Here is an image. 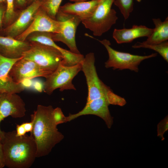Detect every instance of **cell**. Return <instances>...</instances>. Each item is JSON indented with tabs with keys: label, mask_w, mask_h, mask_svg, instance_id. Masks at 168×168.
<instances>
[{
	"label": "cell",
	"mask_w": 168,
	"mask_h": 168,
	"mask_svg": "<svg viewBox=\"0 0 168 168\" xmlns=\"http://www.w3.org/2000/svg\"><path fill=\"white\" fill-rule=\"evenodd\" d=\"M54 109L51 105H39L30 115L33 126L30 135L36 144V158L48 155L64 138L54 122L53 115Z\"/></svg>",
	"instance_id": "6da1fadb"
},
{
	"label": "cell",
	"mask_w": 168,
	"mask_h": 168,
	"mask_svg": "<svg viewBox=\"0 0 168 168\" xmlns=\"http://www.w3.org/2000/svg\"><path fill=\"white\" fill-rule=\"evenodd\" d=\"M5 166L9 168H29L34 163L37 151L31 135L17 136L16 131H3L2 140Z\"/></svg>",
	"instance_id": "7a4b0ae2"
},
{
	"label": "cell",
	"mask_w": 168,
	"mask_h": 168,
	"mask_svg": "<svg viewBox=\"0 0 168 168\" xmlns=\"http://www.w3.org/2000/svg\"><path fill=\"white\" fill-rule=\"evenodd\" d=\"M114 0H100L92 15L81 21L85 27L93 35L100 36L115 24L118 17L115 10L111 8Z\"/></svg>",
	"instance_id": "3957f363"
},
{
	"label": "cell",
	"mask_w": 168,
	"mask_h": 168,
	"mask_svg": "<svg viewBox=\"0 0 168 168\" xmlns=\"http://www.w3.org/2000/svg\"><path fill=\"white\" fill-rule=\"evenodd\" d=\"M98 40L105 47L108 53L109 58L105 63L107 68H112L114 70L129 69L137 72L139 71L138 66L143 61L157 55L156 53L141 56L119 51L111 47L109 40L106 39Z\"/></svg>",
	"instance_id": "277c9868"
},
{
	"label": "cell",
	"mask_w": 168,
	"mask_h": 168,
	"mask_svg": "<svg viewBox=\"0 0 168 168\" xmlns=\"http://www.w3.org/2000/svg\"><path fill=\"white\" fill-rule=\"evenodd\" d=\"M30 43V48L23 53L22 57L34 62L42 69L52 72L63 60V55L57 49L36 43Z\"/></svg>",
	"instance_id": "5b68a950"
},
{
	"label": "cell",
	"mask_w": 168,
	"mask_h": 168,
	"mask_svg": "<svg viewBox=\"0 0 168 168\" xmlns=\"http://www.w3.org/2000/svg\"><path fill=\"white\" fill-rule=\"evenodd\" d=\"M94 54L90 53L85 57L81 64V70L85 76L88 87L86 103L108 96L112 90L99 78L95 66Z\"/></svg>",
	"instance_id": "8992f818"
},
{
	"label": "cell",
	"mask_w": 168,
	"mask_h": 168,
	"mask_svg": "<svg viewBox=\"0 0 168 168\" xmlns=\"http://www.w3.org/2000/svg\"><path fill=\"white\" fill-rule=\"evenodd\" d=\"M61 63L55 70L46 78L43 90L48 95L51 94L54 90L58 88H59L61 91L68 90H76L72 81L81 71V63L67 66Z\"/></svg>",
	"instance_id": "52a82bcc"
},
{
	"label": "cell",
	"mask_w": 168,
	"mask_h": 168,
	"mask_svg": "<svg viewBox=\"0 0 168 168\" xmlns=\"http://www.w3.org/2000/svg\"><path fill=\"white\" fill-rule=\"evenodd\" d=\"M56 19L63 21V25L60 32L52 33L53 40L65 44L73 53L80 54L76 45L75 34L77 28L81 22V19L78 16L65 13L59 10Z\"/></svg>",
	"instance_id": "ba28073f"
},
{
	"label": "cell",
	"mask_w": 168,
	"mask_h": 168,
	"mask_svg": "<svg viewBox=\"0 0 168 168\" xmlns=\"http://www.w3.org/2000/svg\"><path fill=\"white\" fill-rule=\"evenodd\" d=\"M52 73L42 69L33 61L22 57L13 65L9 74L14 82L20 83L26 79L37 77L46 78Z\"/></svg>",
	"instance_id": "9c48e42d"
},
{
	"label": "cell",
	"mask_w": 168,
	"mask_h": 168,
	"mask_svg": "<svg viewBox=\"0 0 168 168\" xmlns=\"http://www.w3.org/2000/svg\"><path fill=\"white\" fill-rule=\"evenodd\" d=\"M63 25V21L52 18L40 7L35 13L34 19L29 27L15 38L24 41L29 35L35 32L59 33L61 30Z\"/></svg>",
	"instance_id": "30bf717a"
},
{
	"label": "cell",
	"mask_w": 168,
	"mask_h": 168,
	"mask_svg": "<svg viewBox=\"0 0 168 168\" xmlns=\"http://www.w3.org/2000/svg\"><path fill=\"white\" fill-rule=\"evenodd\" d=\"M17 93H0V124L6 118L11 116L13 118L24 117L26 110L25 104ZM3 131L0 128V140L3 137Z\"/></svg>",
	"instance_id": "8fae6325"
},
{
	"label": "cell",
	"mask_w": 168,
	"mask_h": 168,
	"mask_svg": "<svg viewBox=\"0 0 168 168\" xmlns=\"http://www.w3.org/2000/svg\"><path fill=\"white\" fill-rule=\"evenodd\" d=\"M43 0H35L22 10L17 17L4 28L3 35L15 38L24 32L33 21Z\"/></svg>",
	"instance_id": "7c38bea8"
},
{
	"label": "cell",
	"mask_w": 168,
	"mask_h": 168,
	"mask_svg": "<svg viewBox=\"0 0 168 168\" xmlns=\"http://www.w3.org/2000/svg\"><path fill=\"white\" fill-rule=\"evenodd\" d=\"M113 92L107 96L96 99L86 103L81 111L75 114H70L66 117L67 121H70L81 116L93 114L102 118L105 122L107 127L110 128L113 124V118L110 115L108 106L110 105L109 96Z\"/></svg>",
	"instance_id": "4fadbf2b"
},
{
	"label": "cell",
	"mask_w": 168,
	"mask_h": 168,
	"mask_svg": "<svg viewBox=\"0 0 168 168\" xmlns=\"http://www.w3.org/2000/svg\"><path fill=\"white\" fill-rule=\"evenodd\" d=\"M22 57L12 58L0 54V93H18L24 90L22 83L14 82L9 74L13 65Z\"/></svg>",
	"instance_id": "5bb4252c"
},
{
	"label": "cell",
	"mask_w": 168,
	"mask_h": 168,
	"mask_svg": "<svg viewBox=\"0 0 168 168\" xmlns=\"http://www.w3.org/2000/svg\"><path fill=\"white\" fill-rule=\"evenodd\" d=\"M30 46V43L26 40L22 41L9 36H0V54L7 58H20Z\"/></svg>",
	"instance_id": "9a60e30c"
},
{
	"label": "cell",
	"mask_w": 168,
	"mask_h": 168,
	"mask_svg": "<svg viewBox=\"0 0 168 168\" xmlns=\"http://www.w3.org/2000/svg\"><path fill=\"white\" fill-rule=\"evenodd\" d=\"M100 0L68 2L60 6L58 10L79 17L81 21L91 17L96 10Z\"/></svg>",
	"instance_id": "2e32d148"
},
{
	"label": "cell",
	"mask_w": 168,
	"mask_h": 168,
	"mask_svg": "<svg viewBox=\"0 0 168 168\" xmlns=\"http://www.w3.org/2000/svg\"><path fill=\"white\" fill-rule=\"evenodd\" d=\"M153 30L145 26L133 25L130 28L114 29L113 37L119 44L130 43L138 38L148 37Z\"/></svg>",
	"instance_id": "e0dca14e"
},
{
	"label": "cell",
	"mask_w": 168,
	"mask_h": 168,
	"mask_svg": "<svg viewBox=\"0 0 168 168\" xmlns=\"http://www.w3.org/2000/svg\"><path fill=\"white\" fill-rule=\"evenodd\" d=\"M153 22L155 27L150 35L147 40L142 42L144 44L154 45L161 43L168 40V17L162 21L160 18H153Z\"/></svg>",
	"instance_id": "ac0fdd59"
},
{
	"label": "cell",
	"mask_w": 168,
	"mask_h": 168,
	"mask_svg": "<svg viewBox=\"0 0 168 168\" xmlns=\"http://www.w3.org/2000/svg\"><path fill=\"white\" fill-rule=\"evenodd\" d=\"M52 33L46 32H34L28 35L26 40L30 43H36L58 49L59 46L53 40Z\"/></svg>",
	"instance_id": "d6986e66"
},
{
	"label": "cell",
	"mask_w": 168,
	"mask_h": 168,
	"mask_svg": "<svg viewBox=\"0 0 168 168\" xmlns=\"http://www.w3.org/2000/svg\"><path fill=\"white\" fill-rule=\"evenodd\" d=\"M135 48H144L153 50L159 53L167 62H168V42L166 41L161 43L154 45L137 42L132 46Z\"/></svg>",
	"instance_id": "ffe728a7"
},
{
	"label": "cell",
	"mask_w": 168,
	"mask_h": 168,
	"mask_svg": "<svg viewBox=\"0 0 168 168\" xmlns=\"http://www.w3.org/2000/svg\"><path fill=\"white\" fill-rule=\"evenodd\" d=\"M62 0H43L40 8L49 16L56 20V16Z\"/></svg>",
	"instance_id": "44dd1931"
},
{
	"label": "cell",
	"mask_w": 168,
	"mask_h": 168,
	"mask_svg": "<svg viewBox=\"0 0 168 168\" xmlns=\"http://www.w3.org/2000/svg\"><path fill=\"white\" fill-rule=\"evenodd\" d=\"M114 3L119 8L125 19H127L133 10V0H114Z\"/></svg>",
	"instance_id": "7402d4cb"
},
{
	"label": "cell",
	"mask_w": 168,
	"mask_h": 168,
	"mask_svg": "<svg viewBox=\"0 0 168 168\" xmlns=\"http://www.w3.org/2000/svg\"><path fill=\"white\" fill-rule=\"evenodd\" d=\"M14 1V0H6V11L3 21L4 28L12 23L16 17Z\"/></svg>",
	"instance_id": "603a6c76"
},
{
	"label": "cell",
	"mask_w": 168,
	"mask_h": 168,
	"mask_svg": "<svg viewBox=\"0 0 168 168\" xmlns=\"http://www.w3.org/2000/svg\"><path fill=\"white\" fill-rule=\"evenodd\" d=\"M53 115L54 122L57 125L68 122L66 117L64 115L61 109L59 107L54 109Z\"/></svg>",
	"instance_id": "cb8c5ba5"
},
{
	"label": "cell",
	"mask_w": 168,
	"mask_h": 168,
	"mask_svg": "<svg viewBox=\"0 0 168 168\" xmlns=\"http://www.w3.org/2000/svg\"><path fill=\"white\" fill-rule=\"evenodd\" d=\"M168 119L166 116L164 119L161 120L157 125V136L161 138V140L165 139L163 135L168 129Z\"/></svg>",
	"instance_id": "d4e9b609"
},
{
	"label": "cell",
	"mask_w": 168,
	"mask_h": 168,
	"mask_svg": "<svg viewBox=\"0 0 168 168\" xmlns=\"http://www.w3.org/2000/svg\"><path fill=\"white\" fill-rule=\"evenodd\" d=\"M6 11V3H0V36H3V21Z\"/></svg>",
	"instance_id": "484cf974"
},
{
	"label": "cell",
	"mask_w": 168,
	"mask_h": 168,
	"mask_svg": "<svg viewBox=\"0 0 168 168\" xmlns=\"http://www.w3.org/2000/svg\"><path fill=\"white\" fill-rule=\"evenodd\" d=\"M16 136L19 137L25 135L26 133L22 124L16 125Z\"/></svg>",
	"instance_id": "4316f807"
},
{
	"label": "cell",
	"mask_w": 168,
	"mask_h": 168,
	"mask_svg": "<svg viewBox=\"0 0 168 168\" xmlns=\"http://www.w3.org/2000/svg\"><path fill=\"white\" fill-rule=\"evenodd\" d=\"M5 166L4 158L2 144V141L0 140V168H2Z\"/></svg>",
	"instance_id": "83f0119b"
},
{
	"label": "cell",
	"mask_w": 168,
	"mask_h": 168,
	"mask_svg": "<svg viewBox=\"0 0 168 168\" xmlns=\"http://www.w3.org/2000/svg\"><path fill=\"white\" fill-rule=\"evenodd\" d=\"M26 132H31L33 126V122L32 121L30 122H25L22 123Z\"/></svg>",
	"instance_id": "f1b7e54d"
},
{
	"label": "cell",
	"mask_w": 168,
	"mask_h": 168,
	"mask_svg": "<svg viewBox=\"0 0 168 168\" xmlns=\"http://www.w3.org/2000/svg\"><path fill=\"white\" fill-rule=\"evenodd\" d=\"M17 4L19 6H24L27 2V0H15Z\"/></svg>",
	"instance_id": "f546056e"
},
{
	"label": "cell",
	"mask_w": 168,
	"mask_h": 168,
	"mask_svg": "<svg viewBox=\"0 0 168 168\" xmlns=\"http://www.w3.org/2000/svg\"><path fill=\"white\" fill-rule=\"evenodd\" d=\"M92 0H69L70 1L73 2H81V1H86Z\"/></svg>",
	"instance_id": "4dcf8cb0"
},
{
	"label": "cell",
	"mask_w": 168,
	"mask_h": 168,
	"mask_svg": "<svg viewBox=\"0 0 168 168\" xmlns=\"http://www.w3.org/2000/svg\"><path fill=\"white\" fill-rule=\"evenodd\" d=\"M35 0H27V2H28V3H31Z\"/></svg>",
	"instance_id": "1f68e13d"
},
{
	"label": "cell",
	"mask_w": 168,
	"mask_h": 168,
	"mask_svg": "<svg viewBox=\"0 0 168 168\" xmlns=\"http://www.w3.org/2000/svg\"><path fill=\"white\" fill-rule=\"evenodd\" d=\"M6 3V0H0V3Z\"/></svg>",
	"instance_id": "d6a6232c"
},
{
	"label": "cell",
	"mask_w": 168,
	"mask_h": 168,
	"mask_svg": "<svg viewBox=\"0 0 168 168\" xmlns=\"http://www.w3.org/2000/svg\"><path fill=\"white\" fill-rule=\"evenodd\" d=\"M137 0V1L138 2H140L141 0Z\"/></svg>",
	"instance_id": "836d02e7"
}]
</instances>
